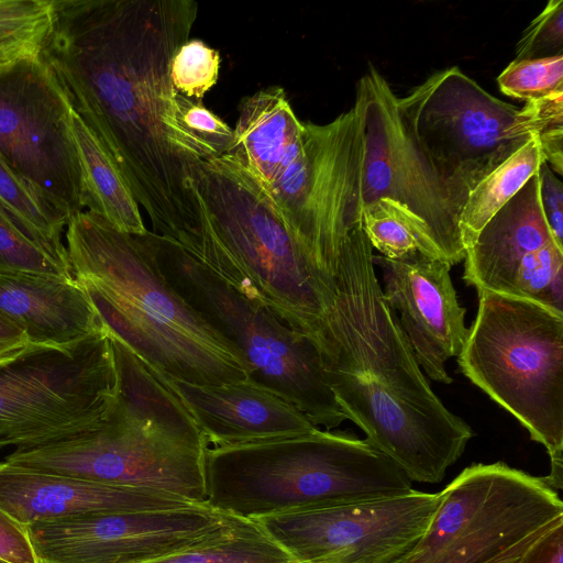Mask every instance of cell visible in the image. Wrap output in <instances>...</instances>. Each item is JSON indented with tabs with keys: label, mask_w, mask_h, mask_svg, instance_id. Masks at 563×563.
<instances>
[{
	"label": "cell",
	"mask_w": 563,
	"mask_h": 563,
	"mask_svg": "<svg viewBox=\"0 0 563 563\" xmlns=\"http://www.w3.org/2000/svg\"><path fill=\"white\" fill-rule=\"evenodd\" d=\"M198 14L192 0H54L41 56L146 211L155 234L189 255L199 159L174 131L175 54Z\"/></svg>",
	"instance_id": "6da1fadb"
},
{
	"label": "cell",
	"mask_w": 563,
	"mask_h": 563,
	"mask_svg": "<svg viewBox=\"0 0 563 563\" xmlns=\"http://www.w3.org/2000/svg\"><path fill=\"white\" fill-rule=\"evenodd\" d=\"M363 222L349 233L317 345L347 419L410 482L440 483L474 435L433 393L386 302Z\"/></svg>",
	"instance_id": "7a4b0ae2"
},
{
	"label": "cell",
	"mask_w": 563,
	"mask_h": 563,
	"mask_svg": "<svg viewBox=\"0 0 563 563\" xmlns=\"http://www.w3.org/2000/svg\"><path fill=\"white\" fill-rule=\"evenodd\" d=\"M65 236L71 276L107 331L147 364L197 385L247 379L241 354L167 283L139 235L84 210Z\"/></svg>",
	"instance_id": "3957f363"
},
{
	"label": "cell",
	"mask_w": 563,
	"mask_h": 563,
	"mask_svg": "<svg viewBox=\"0 0 563 563\" xmlns=\"http://www.w3.org/2000/svg\"><path fill=\"white\" fill-rule=\"evenodd\" d=\"M192 189L200 233L190 256L314 342L334 298L336 273L312 257L261 184L229 155L200 161Z\"/></svg>",
	"instance_id": "277c9868"
},
{
	"label": "cell",
	"mask_w": 563,
	"mask_h": 563,
	"mask_svg": "<svg viewBox=\"0 0 563 563\" xmlns=\"http://www.w3.org/2000/svg\"><path fill=\"white\" fill-rule=\"evenodd\" d=\"M206 505L255 520L290 511L398 496L410 479L365 439L342 431L207 446Z\"/></svg>",
	"instance_id": "5b68a950"
},
{
	"label": "cell",
	"mask_w": 563,
	"mask_h": 563,
	"mask_svg": "<svg viewBox=\"0 0 563 563\" xmlns=\"http://www.w3.org/2000/svg\"><path fill=\"white\" fill-rule=\"evenodd\" d=\"M460 371L542 444L554 490L563 484V312L539 302L478 294L457 356Z\"/></svg>",
	"instance_id": "8992f818"
},
{
	"label": "cell",
	"mask_w": 563,
	"mask_h": 563,
	"mask_svg": "<svg viewBox=\"0 0 563 563\" xmlns=\"http://www.w3.org/2000/svg\"><path fill=\"white\" fill-rule=\"evenodd\" d=\"M139 238L167 283L241 354L247 379L291 402L318 428L331 430L347 420L308 335L236 291L175 243L148 230Z\"/></svg>",
	"instance_id": "52a82bcc"
},
{
	"label": "cell",
	"mask_w": 563,
	"mask_h": 563,
	"mask_svg": "<svg viewBox=\"0 0 563 563\" xmlns=\"http://www.w3.org/2000/svg\"><path fill=\"white\" fill-rule=\"evenodd\" d=\"M118 388L107 329L66 346L29 344L0 361V450L37 448L99 427Z\"/></svg>",
	"instance_id": "ba28073f"
},
{
	"label": "cell",
	"mask_w": 563,
	"mask_h": 563,
	"mask_svg": "<svg viewBox=\"0 0 563 563\" xmlns=\"http://www.w3.org/2000/svg\"><path fill=\"white\" fill-rule=\"evenodd\" d=\"M146 420L118 397L97 428L37 448L14 450L7 463L112 486L148 489L206 505L205 451Z\"/></svg>",
	"instance_id": "9c48e42d"
},
{
	"label": "cell",
	"mask_w": 563,
	"mask_h": 563,
	"mask_svg": "<svg viewBox=\"0 0 563 563\" xmlns=\"http://www.w3.org/2000/svg\"><path fill=\"white\" fill-rule=\"evenodd\" d=\"M563 522V503L542 477L504 462L472 464L441 490L423 537L401 563H484Z\"/></svg>",
	"instance_id": "30bf717a"
},
{
	"label": "cell",
	"mask_w": 563,
	"mask_h": 563,
	"mask_svg": "<svg viewBox=\"0 0 563 563\" xmlns=\"http://www.w3.org/2000/svg\"><path fill=\"white\" fill-rule=\"evenodd\" d=\"M363 150L356 103L327 124L303 123L299 153L265 190L288 230L333 274L349 233L362 222Z\"/></svg>",
	"instance_id": "8fae6325"
},
{
	"label": "cell",
	"mask_w": 563,
	"mask_h": 563,
	"mask_svg": "<svg viewBox=\"0 0 563 563\" xmlns=\"http://www.w3.org/2000/svg\"><path fill=\"white\" fill-rule=\"evenodd\" d=\"M363 123L362 208L387 199L424 229L451 266L465 257L460 218L465 200L441 177L404 120L397 96L373 66L356 85Z\"/></svg>",
	"instance_id": "7c38bea8"
},
{
	"label": "cell",
	"mask_w": 563,
	"mask_h": 563,
	"mask_svg": "<svg viewBox=\"0 0 563 563\" xmlns=\"http://www.w3.org/2000/svg\"><path fill=\"white\" fill-rule=\"evenodd\" d=\"M71 113L40 53L0 65V155L67 220L86 208Z\"/></svg>",
	"instance_id": "4fadbf2b"
},
{
	"label": "cell",
	"mask_w": 563,
	"mask_h": 563,
	"mask_svg": "<svg viewBox=\"0 0 563 563\" xmlns=\"http://www.w3.org/2000/svg\"><path fill=\"white\" fill-rule=\"evenodd\" d=\"M397 106L423 154L465 202L527 142L511 133L519 109L492 96L456 66L397 97Z\"/></svg>",
	"instance_id": "5bb4252c"
},
{
	"label": "cell",
	"mask_w": 563,
	"mask_h": 563,
	"mask_svg": "<svg viewBox=\"0 0 563 563\" xmlns=\"http://www.w3.org/2000/svg\"><path fill=\"white\" fill-rule=\"evenodd\" d=\"M441 492L358 500L255 519L295 563H393L427 532Z\"/></svg>",
	"instance_id": "9a60e30c"
},
{
	"label": "cell",
	"mask_w": 563,
	"mask_h": 563,
	"mask_svg": "<svg viewBox=\"0 0 563 563\" xmlns=\"http://www.w3.org/2000/svg\"><path fill=\"white\" fill-rule=\"evenodd\" d=\"M239 519L195 505L90 514L26 528L38 563H143L219 536Z\"/></svg>",
	"instance_id": "2e32d148"
},
{
	"label": "cell",
	"mask_w": 563,
	"mask_h": 563,
	"mask_svg": "<svg viewBox=\"0 0 563 563\" xmlns=\"http://www.w3.org/2000/svg\"><path fill=\"white\" fill-rule=\"evenodd\" d=\"M463 279L477 294L530 300L563 312V249L543 216L538 173L466 249Z\"/></svg>",
	"instance_id": "e0dca14e"
},
{
	"label": "cell",
	"mask_w": 563,
	"mask_h": 563,
	"mask_svg": "<svg viewBox=\"0 0 563 563\" xmlns=\"http://www.w3.org/2000/svg\"><path fill=\"white\" fill-rule=\"evenodd\" d=\"M373 263L382 269L384 298L399 314L418 364L431 379L451 384L445 362L460 355L467 335L451 265L421 253L398 260L373 256Z\"/></svg>",
	"instance_id": "ac0fdd59"
},
{
	"label": "cell",
	"mask_w": 563,
	"mask_h": 563,
	"mask_svg": "<svg viewBox=\"0 0 563 563\" xmlns=\"http://www.w3.org/2000/svg\"><path fill=\"white\" fill-rule=\"evenodd\" d=\"M159 374L194 418L207 446L280 440L320 429L291 402L250 379L197 385Z\"/></svg>",
	"instance_id": "d6986e66"
},
{
	"label": "cell",
	"mask_w": 563,
	"mask_h": 563,
	"mask_svg": "<svg viewBox=\"0 0 563 563\" xmlns=\"http://www.w3.org/2000/svg\"><path fill=\"white\" fill-rule=\"evenodd\" d=\"M148 489L112 486L0 462V506L23 525L100 512L195 506Z\"/></svg>",
	"instance_id": "ffe728a7"
},
{
	"label": "cell",
	"mask_w": 563,
	"mask_h": 563,
	"mask_svg": "<svg viewBox=\"0 0 563 563\" xmlns=\"http://www.w3.org/2000/svg\"><path fill=\"white\" fill-rule=\"evenodd\" d=\"M0 314L33 345H71L106 329L78 283L56 275L0 272Z\"/></svg>",
	"instance_id": "44dd1931"
},
{
	"label": "cell",
	"mask_w": 563,
	"mask_h": 563,
	"mask_svg": "<svg viewBox=\"0 0 563 563\" xmlns=\"http://www.w3.org/2000/svg\"><path fill=\"white\" fill-rule=\"evenodd\" d=\"M300 122L282 87H267L239 108L233 141L225 155L240 163L267 190L300 150Z\"/></svg>",
	"instance_id": "7402d4cb"
},
{
	"label": "cell",
	"mask_w": 563,
	"mask_h": 563,
	"mask_svg": "<svg viewBox=\"0 0 563 563\" xmlns=\"http://www.w3.org/2000/svg\"><path fill=\"white\" fill-rule=\"evenodd\" d=\"M73 134L84 176L86 208L131 235L147 231L139 203L103 145L73 110Z\"/></svg>",
	"instance_id": "603a6c76"
},
{
	"label": "cell",
	"mask_w": 563,
	"mask_h": 563,
	"mask_svg": "<svg viewBox=\"0 0 563 563\" xmlns=\"http://www.w3.org/2000/svg\"><path fill=\"white\" fill-rule=\"evenodd\" d=\"M542 163L541 147L533 136L470 192L460 218L465 251L483 227L538 173Z\"/></svg>",
	"instance_id": "cb8c5ba5"
},
{
	"label": "cell",
	"mask_w": 563,
	"mask_h": 563,
	"mask_svg": "<svg viewBox=\"0 0 563 563\" xmlns=\"http://www.w3.org/2000/svg\"><path fill=\"white\" fill-rule=\"evenodd\" d=\"M0 208L34 243L69 271L65 216L44 201L0 155Z\"/></svg>",
	"instance_id": "d4e9b609"
},
{
	"label": "cell",
	"mask_w": 563,
	"mask_h": 563,
	"mask_svg": "<svg viewBox=\"0 0 563 563\" xmlns=\"http://www.w3.org/2000/svg\"><path fill=\"white\" fill-rule=\"evenodd\" d=\"M143 563H295L253 520L239 521L209 540Z\"/></svg>",
	"instance_id": "484cf974"
},
{
	"label": "cell",
	"mask_w": 563,
	"mask_h": 563,
	"mask_svg": "<svg viewBox=\"0 0 563 563\" xmlns=\"http://www.w3.org/2000/svg\"><path fill=\"white\" fill-rule=\"evenodd\" d=\"M362 222L372 247L386 258L417 253L442 258L419 222L390 200L379 199L363 207Z\"/></svg>",
	"instance_id": "4316f807"
},
{
	"label": "cell",
	"mask_w": 563,
	"mask_h": 563,
	"mask_svg": "<svg viewBox=\"0 0 563 563\" xmlns=\"http://www.w3.org/2000/svg\"><path fill=\"white\" fill-rule=\"evenodd\" d=\"M54 0H0V65L41 52Z\"/></svg>",
	"instance_id": "83f0119b"
},
{
	"label": "cell",
	"mask_w": 563,
	"mask_h": 563,
	"mask_svg": "<svg viewBox=\"0 0 563 563\" xmlns=\"http://www.w3.org/2000/svg\"><path fill=\"white\" fill-rule=\"evenodd\" d=\"M173 122L181 145L199 161L225 155L233 141V130L201 100L179 92L175 96Z\"/></svg>",
	"instance_id": "f1b7e54d"
},
{
	"label": "cell",
	"mask_w": 563,
	"mask_h": 563,
	"mask_svg": "<svg viewBox=\"0 0 563 563\" xmlns=\"http://www.w3.org/2000/svg\"><path fill=\"white\" fill-rule=\"evenodd\" d=\"M500 91L526 102L563 90V54L516 60L498 76Z\"/></svg>",
	"instance_id": "f546056e"
},
{
	"label": "cell",
	"mask_w": 563,
	"mask_h": 563,
	"mask_svg": "<svg viewBox=\"0 0 563 563\" xmlns=\"http://www.w3.org/2000/svg\"><path fill=\"white\" fill-rule=\"evenodd\" d=\"M0 272H22L73 278L67 267L30 240L1 208Z\"/></svg>",
	"instance_id": "4dcf8cb0"
},
{
	"label": "cell",
	"mask_w": 563,
	"mask_h": 563,
	"mask_svg": "<svg viewBox=\"0 0 563 563\" xmlns=\"http://www.w3.org/2000/svg\"><path fill=\"white\" fill-rule=\"evenodd\" d=\"M219 53L200 40L187 41L175 54L170 79L175 90L201 100L218 81Z\"/></svg>",
	"instance_id": "1f68e13d"
},
{
	"label": "cell",
	"mask_w": 563,
	"mask_h": 563,
	"mask_svg": "<svg viewBox=\"0 0 563 563\" xmlns=\"http://www.w3.org/2000/svg\"><path fill=\"white\" fill-rule=\"evenodd\" d=\"M563 1L550 0L522 32L516 60L563 54Z\"/></svg>",
	"instance_id": "d6a6232c"
},
{
	"label": "cell",
	"mask_w": 563,
	"mask_h": 563,
	"mask_svg": "<svg viewBox=\"0 0 563 563\" xmlns=\"http://www.w3.org/2000/svg\"><path fill=\"white\" fill-rule=\"evenodd\" d=\"M540 202L550 232L563 249V184L544 162L538 170Z\"/></svg>",
	"instance_id": "836d02e7"
},
{
	"label": "cell",
	"mask_w": 563,
	"mask_h": 563,
	"mask_svg": "<svg viewBox=\"0 0 563 563\" xmlns=\"http://www.w3.org/2000/svg\"><path fill=\"white\" fill-rule=\"evenodd\" d=\"M0 559L8 563H38L25 525L0 506Z\"/></svg>",
	"instance_id": "e575fe53"
},
{
	"label": "cell",
	"mask_w": 563,
	"mask_h": 563,
	"mask_svg": "<svg viewBox=\"0 0 563 563\" xmlns=\"http://www.w3.org/2000/svg\"><path fill=\"white\" fill-rule=\"evenodd\" d=\"M517 563H563V522L539 536Z\"/></svg>",
	"instance_id": "d590c367"
},
{
	"label": "cell",
	"mask_w": 563,
	"mask_h": 563,
	"mask_svg": "<svg viewBox=\"0 0 563 563\" xmlns=\"http://www.w3.org/2000/svg\"><path fill=\"white\" fill-rule=\"evenodd\" d=\"M29 345L25 333L0 314V361L11 358Z\"/></svg>",
	"instance_id": "8d00e7d4"
},
{
	"label": "cell",
	"mask_w": 563,
	"mask_h": 563,
	"mask_svg": "<svg viewBox=\"0 0 563 563\" xmlns=\"http://www.w3.org/2000/svg\"><path fill=\"white\" fill-rule=\"evenodd\" d=\"M548 530V529H547ZM544 530V531H547ZM544 531L537 534L530 536L514 547L498 553L493 559L484 563H517L522 553L529 548V545Z\"/></svg>",
	"instance_id": "74e56055"
},
{
	"label": "cell",
	"mask_w": 563,
	"mask_h": 563,
	"mask_svg": "<svg viewBox=\"0 0 563 563\" xmlns=\"http://www.w3.org/2000/svg\"><path fill=\"white\" fill-rule=\"evenodd\" d=\"M402 559H404V556H402L401 559H399V560H397V561L393 562V563H401V562H402Z\"/></svg>",
	"instance_id": "f35d334b"
},
{
	"label": "cell",
	"mask_w": 563,
	"mask_h": 563,
	"mask_svg": "<svg viewBox=\"0 0 563 563\" xmlns=\"http://www.w3.org/2000/svg\"><path fill=\"white\" fill-rule=\"evenodd\" d=\"M0 563H8V562H5L4 560L0 559Z\"/></svg>",
	"instance_id": "ab89813d"
}]
</instances>
